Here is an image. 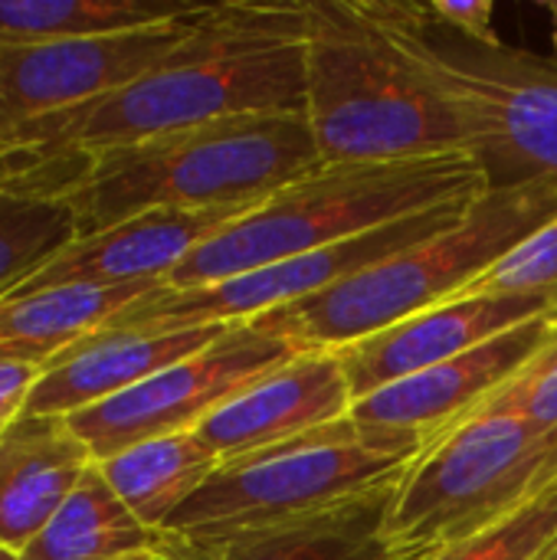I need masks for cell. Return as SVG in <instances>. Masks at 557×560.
<instances>
[{"instance_id":"cell-1","label":"cell","mask_w":557,"mask_h":560,"mask_svg":"<svg viewBox=\"0 0 557 560\" xmlns=\"http://www.w3.org/2000/svg\"><path fill=\"white\" fill-rule=\"evenodd\" d=\"M305 3H207L194 33L135 82L0 135V190L59 197L95 158L236 115L302 112Z\"/></svg>"},{"instance_id":"cell-2","label":"cell","mask_w":557,"mask_h":560,"mask_svg":"<svg viewBox=\"0 0 557 560\" xmlns=\"http://www.w3.org/2000/svg\"><path fill=\"white\" fill-rule=\"evenodd\" d=\"M315 167L305 112L236 115L102 154L56 200L89 236L154 210L253 207Z\"/></svg>"},{"instance_id":"cell-3","label":"cell","mask_w":557,"mask_h":560,"mask_svg":"<svg viewBox=\"0 0 557 560\" xmlns=\"http://www.w3.org/2000/svg\"><path fill=\"white\" fill-rule=\"evenodd\" d=\"M486 190L489 177L469 151L381 164H322L197 246L161 289L213 285Z\"/></svg>"},{"instance_id":"cell-4","label":"cell","mask_w":557,"mask_h":560,"mask_svg":"<svg viewBox=\"0 0 557 560\" xmlns=\"http://www.w3.org/2000/svg\"><path fill=\"white\" fill-rule=\"evenodd\" d=\"M305 121L322 164H381L469 151L423 72L368 16L361 0H309Z\"/></svg>"},{"instance_id":"cell-5","label":"cell","mask_w":557,"mask_h":560,"mask_svg":"<svg viewBox=\"0 0 557 560\" xmlns=\"http://www.w3.org/2000/svg\"><path fill=\"white\" fill-rule=\"evenodd\" d=\"M557 217V184L486 190L466 217L302 302L253 318L299 351H338L469 292Z\"/></svg>"},{"instance_id":"cell-6","label":"cell","mask_w":557,"mask_h":560,"mask_svg":"<svg viewBox=\"0 0 557 560\" xmlns=\"http://www.w3.org/2000/svg\"><path fill=\"white\" fill-rule=\"evenodd\" d=\"M368 16L453 108L489 190L557 184V62L506 43H469L427 3L361 0Z\"/></svg>"},{"instance_id":"cell-7","label":"cell","mask_w":557,"mask_h":560,"mask_svg":"<svg viewBox=\"0 0 557 560\" xmlns=\"http://www.w3.org/2000/svg\"><path fill=\"white\" fill-rule=\"evenodd\" d=\"M557 482V427L479 413L433 443L397 482L384 522L391 560H430L479 538Z\"/></svg>"},{"instance_id":"cell-8","label":"cell","mask_w":557,"mask_h":560,"mask_svg":"<svg viewBox=\"0 0 557 560\" xmlns=\"http://www.w3.org/2000/svg\"><path fill=\"white\" fill-rule=\"evenodd\" d=\"M427 453L414 436L364 433L348 417L289 446L220 466L164 525L167 535L223 545L295 525L394 489Z\"/></svg>"},{"instance_id":"cell-9","label":"cell","mask_w":557,"mask_h":560,"mask_svg":"<svg viewBox=\"0 0 557 560\" xmlns=\"http://www.w3.org/2000/svg\"><path fill=\"white\" fill-rule=\"evenodd\" d=\"M476 200V197H473ZM473 200L446 203L397 223H387L381 230H371L355 240H341L302 256H289L279 262H269L263 269L200 285V289H158L138 302H131L125 312H118L105 328H131V331H184V328H207V325H240L253 322L272 308L302 302L309 295H318L378 262L387 256L430 240L450 226H456Z\"/></svg>"},{"instance_id":"cell-10","label":"cell","mask_w":557,"mask_h":560,"mask_svg":"<svg viewBox=\"0 0 557 560\" xmlns=\"http://www.w3.org/2000/svg\"><path fill=\"white\" fill-rule=\"evenodd\" d=\"M299 354L305 351L276 335H266L253 322H240L197 354L164 368L144 384L92 410L69 417L66 423L89 446L92 459L102 463L154 436L194 433L223 404H230L259 377L286 368Z\"/></svg>"},{"instance_id":"cell-11","label":"cell","mask_w":557,"mask_h":560,"mask_svg":"<svg viewBox=\"0 0 557 560\" xmlns=\"http://www.w3.org/2000/svg\"><path fill=\"white\" fill-rule=\"evenodd\" d=\"M204 10L207 3H197L177 20L131 33L0 46V135L135 82L194 33Z\"/></svg>"},{"instance_id":"cell-12","label":"cell","mask_w":557,"mask_h":560,"mask_svg":"<svg viewBox=\"0 0 557 560\" xmlns=\"http://www.w3.org/2000/svg\"><path fill=\"white\" fill-rule=\"evenodd\" d=\"M552 341H557V308L446 364L355 400L348 420L364 433L414 436L430 450L456 427L479 417Z\"/></svg>"},{"instance_id":"cell-13","label":"cell","mask_w":557,"mask_h":560,"mask_svg":"<svg viewBox=\"0 0 557 560\" xmlns=\"http://www.w3.org/2000/svg\"><path fill=\"white\" fill-rule=\"evenodd\" d=\"M557 308V292H463L381 335L338 348L351 397H371L397 381L446 364L545 312Z\"/></svg>"},{"instance_id":"cell-14","label":"cell","mask_w":557,"mask_h":560,"mask_svg":"<svg viewBox=\"0 0 557 560\" xmlns=\"http://www.w3.org/2000/svg\"><path fill=\"white\" fill-rule=\"evenodd\" d=\"M253 207L154 210L121 220L108 230L76 236L59 253H53L30 279H23L7 299L36 295L49 289H72V285L115 289V285L164 282L197 246H204L233 220L246 217Z\"/></svg>"},{"instance_id":"cell-15","label":"cell","mask_w":557,"mask_h":560,"mask_svg":"<svg viewBox=\"0 0 557 560\" xmlns=\"http://www.w3.org/2000/svg\"><path fill=\"white\" fill-rule=\"evenodd\" d=\"M351 387L335 351H305L223 404L194 433L220 466L289 446L351 413Z\"/></svg>"},{"instance_id":"cell-16","label":"cell","mask_w":557,"mask_h":560,"mask_svg":"<svg viewBox=\"0 0 557 560\" xmlns=\"http://www.w3.org/2000/svg\"><path fill=\"white\" fill-rule=\"evenodd\" d=\"M230 325L184 328V331H131V328H102L72 348L59 351L43 364V374L30 394L23 417H59L69 420L82 410H92L164 368L197 354L217 341Z\"/></svg>"},{"instance_id":"cell-17","label":"cell","mask_w":557,"mask_h":560,"mask_svg":"<svg viewBox=\"0 0 557 560\" xmlns=\"http://www.w3.org/2000/svg\"><path fill=\"white\" fill-rule=\"evenodd\" d=\"M95 466L59 417H23L0 440V548L20 555Z\"/></svg>"},{"instance_id":"cell-18","label":"cell","mask_w":557,"mask_h":560,"mask_svg":"<svg viewBox=\"0 0 557 560\" xmlns=\"http://www.w3.org/2000/svg\"><path fill=\"white\" fill-rule=\"evenodd\" d=\"M95 466L141 525L164 532L181 505L220 469V459L197 433H171L135 443Z\"/></svg>"},{"instance_id":"cell-19","label":"cell","mask_w":557,"mask_h":560,"mask_svg":"<svg viewBox=\"0 0 557 560\" xmlns=\"http://www.w3.org/2000/svg\"><path fill=\"white\" fill-rule=\"evenodd\" d=\"M164 532L141 525L92 466L20 560H118L154 551Z\"/></svg>"},{"instance_id":"cell-20","label":"cell","mask_w":557,"mask_h":560,"mask_svg":"<svg viewBox=\"0 0 557 560\" xmlns=\"http://www.w3.org/2000/svg\"><path fill=\"white\" fill-rule=\"evenodd\" d=\"M394 489L210 548L220 551V560H391L384 548V522Z\"/></svg>"},{"instance_id":"cell-21","label":"cell","mask_w":557,"mask_h":560,"mask_svg":"<svg viewBox=\"0 0 557 560\" xmlns=\"http://www.w3.org/2000/svg\"><path fill=\"white\" fill-rule=\"evenodd\" d=\"M194 7L167 0H0V46L131 33L177 20Z\"/></svg>"},{"instance_id":"cell-22","label":"cell","mask_w":557,"mask_h":560,"mask_svg":"<svg viewBox=\"0 0 557 560\" xmlns=\"http://www.w3.org/2000/svg\"><path fill=\"white\" fill-rule=\"evenodd\" d=\"M79 236L62 200L0 190V302Z\"/></svg>"},{"instance_id":"cell-23","label":"cell","mask_w":557,"mask_h":560,"mask_svg":"<svg viewBox=\"0 0 557 560\" xmlns=\"http://www.w3.org/2000/svg\"><path fill=\"white\" fill-rule=\"evenodd\" d=\"M557 541V482L506 525L430 560H538Z\"/></svg>"},{"instance_id":"cell-24","label":"cell","mask_w":557,"mask_h":560,"mask_svg":"<svg viewBox=\"0 0 557 560\" xmlns=\"http://www.w3.org/2000/svg\"><path fill=\"white\" fill-rule=\"evenodd\" d=\"M469 292H557V217L492 266Z\"/></svg>"},{"instance_id":"cell-25","label":"cell","mask_w":557,"mask_h":560,"mask_svg":"<svg viewBox=\"0 0 557 560\" xmlns=\"http://www.w3.org/2000/svg\"><path fill=\"white\" fill-rule=\"evenodd\" d=\"M483 413H512L557 427V341H552L502 394H496Z\"/></svg>"},{"instance_id":"cell-26","label":"cell","mask_w":557,"mask_h":560,"mask_svg":"<svg viewBox=\"0 0 557 560\" xmlns=\"http://www.w3.org/2000/svg\"><path fill=\"white\" fill-rule=\"evenodd\" d=\"M427 10L433 13L437 23H443L446 30H453L469 43H502L492 26L496 16L492 0H433L427 3Z\"/></svg>"},{"instance_id":"cell-27","label":"cell","mask_w":557,"mask_h":560,"mask_svg":"<svg viewBox=\"0 0 557 560\" xmlns=\"http://www.w3.org/2000/svg\"><path fill=\"white\" fill-rule=\"evenodd\" d=\"M39 374V361H0V440L23 420Z\"/></svg>"},{"instance_id":"cell-28","label":"cell","mask_w":557,"mask_h":560,"mask_svg":"<svg viewBox=\"0 0 557 560\" xmlns=\"http://www.w3.org/2000/svg\"><path fill=\"white\" fill-rule=\"evenodd\" d=\"M154 558L158 560H220V551L210 548V545H200V541H187V538H177V535H167L161 538V545L154 548Z\"/></svg>"},{"instance_id":"cell-29","label":"cell","mask_w":557,"mask_h":560,"mask_svg":"<svg viewBox=\"0 0 557 560\" xmlns=\"http://www.w3.org/2000/svg\"><path fill=\"white\" fill-rule=\"evenodd\" d=\"M545 10H548V16H552V26H555V39H557V0L545 3Z\"/></svg>"},{"instance_id":"cell-30","label":"cell","mask_w":557,"mask_h":560,"mask_svg":"<svg viewBox=\"0 0 557 560\" xmlns=\"http://www.w3.org/2000/svg\"><path fill=\"white\" fill-rule=\"evenodd\" d=\"M118 560H158L154 551H141V555H131V558H118Z\"/></svg>"},{"instance_id":"cell-31","label":"cell","mask_w":557,"mask_h":560,"mask_svg":"<svg viewBox=\"0 0 557 560\" xmlns=\"http://www.w3.org/2000/svg\"><path fill=\"white\" fill-rule=\"evenodd\" d=\"M538 560H557V541L555 545H552V548H548V551H545V555H542V558Z\"/></svg>"},{"instance_id":"cell-32","label":"cell","mask_w":557,"mask_h":560,"mask_svg":"<svg viewBox=\"0 0 557 560\" xmlns=\"http://www.w3.org/2000/svg\"><path fill=\"white\" fill-rule=\"evenodd\" d=\"M0 560H20V558H16L13 551H3V548H0Z\"/></svg>"}]
</instances>
